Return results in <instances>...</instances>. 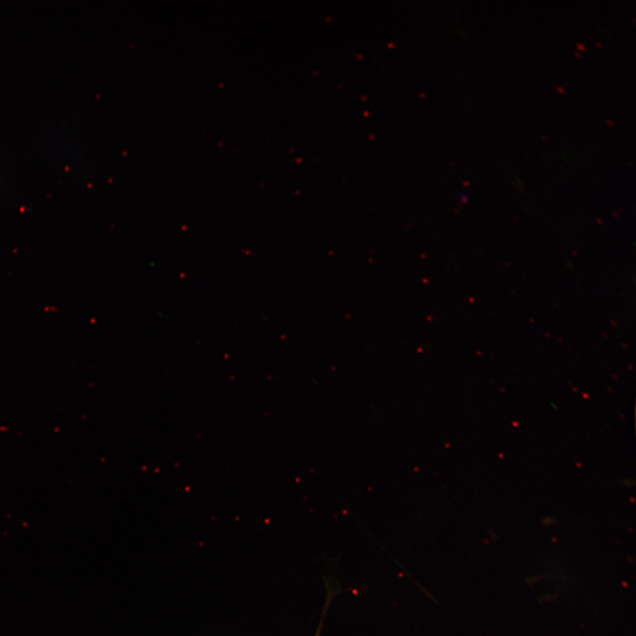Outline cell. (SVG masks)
<instances>
[{
  "label": "cell",
  "instance_id": "1",
  "mask_svg": "<svg viewBox=\"0 0 636 636\" xmlns=\"http://www.w3.org/2000/svg\"><path fill=\"white\" fill-rule=\"evenodd\" d=\"M320 632H321V626L319 627L318 634L316 636H320Z\"/></svg>",
  "mask_w": 636,
  "mask_h": 636
}]
</instances>
